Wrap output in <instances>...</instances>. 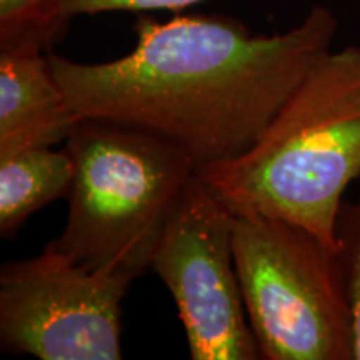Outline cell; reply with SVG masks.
I'll use <instances>...</instances> for the list:
<instances>
[{
	"label": "cell",
	"mask_w": 360,
	"mask_h": 360,
	"mask_svg": "<svg viewBox=\"0 0 360 360\" xmlns=\"http://www.w3.org/2000/svg\"><path fill=\"white\" fill-rule=\"evenodd\" d=\"M337 30L326 6L272 35L224 15H141L127 56L82 64L49 51V62L77 120L157 135L186 152L199 172L259 141L310 67L332 51Z\"/></svg>",
	"instance_id": "cell-1"
},
{
	"label": "cell",
	"mask_w": 360,
	"mask_h": 360,
	"mask_svg": "<svg viewBox=\"0 0 360 360\" xmlns=\"http://www.w3.org/2000/svg\"><path fill=\"white\" fill-rule=\"evenodd\" d=\"M205 0H52V15L62 29L70 19L79 15H96L103 12H147V11H182Z\"/></svg>",
	"instance_id": "cell-11"
},
{
	"label": "cell",
	"mask_w": 360,
	"mask_h": 360,
	"mask_svg": "<svg viewBox=\"0 0 360 360\" xmlns=\"http://www.w3.org/2000/svg\"><path fill=\"white\" fill-rule=\"evenodd\" d=\"M197 174L233 215L289 220L337 249L344 193L360 177V45L319 58L245 154Z\"/></svg>",
	"instance_id": "cell-2"
},
{
	"label": "cell",
	"mask_w": 360,
	"mask_h": 360,
	"mask_svg": "<svg viewBox=\"0 0 360 360\" xmlns=\"http://www.w3.org/2000/svg\"><path fill=\"white\" fill-rule=\"evenodd\" d=\"M74 165L69 152L35 147L0 159V236L13 237L51 202L69 197Z\"/></svg>",
	"instance_id": "cell-8"
},
{
	"label": "cell",
	"mask_w": 360,
	"mask_h": 360,
	"mask_svg": "<svg viewBox=\"0 0 360 360\" xmlns=\"http://www.w3.org/2000/svg\"><path fill=\"white\" fill-rule=\"evenodd\" d=\"M233 260L265 360H354V330L337 249L307 229L236 215Z\"/></svg>",
	"instance_id": "cell-4"
},
{
	"label": "cell",
	"mask_w": 360,
	"mask_h": 360,
	"mask_svg": "<svg viewBox=\"0 0 360 360\" xmlns=\"http://www.w3.org/2000/svg\"><path fill=\"white\" fill-rule=\"evenodd\" d=\"M64 32L52 15V0H0V45L34 39L51 49Z\"/></svg>",
	"instance_id": "cell-10"
},
{
	"label": "cell",
	"mask_w": 360,
	"mask_h": 360,
	"mask_svg": "<svg viewBox=\"0 0 360 360\" xmlns=\"http://www.w3.org/2000/svg\"><path fill=\"white\" fill-rule=\"evenodd\" d=\"M134 276L90 270L52 240L0 269V344L40 360H119L122 300Z\"/></svg>",
	"instance_id": "cell-5"
},
{
	"label": "cell",
	"mask_w": 360,
	"mask_h": 360,
	"mask_svg": "<svg viewBox=\"0 0 360 360\" xmlns=\"http://www.w3.org/2000/svg\"><path fill=\"white\" fill-rule=\"evenodd\" d=\"M65 150L74 165L69 215L52 244L90 270L142 276L197 174L191 157L157 135L101 119L77 120Z\"/></svg>",
	"instance_id": "cell-3"
},
{
	"label": "cell",
	"mask_w": 360,
	"mask_h": 360,
	"mask_svg": "<svg viewBox=\"0 0 360 360\" xmlns=\"http://www.w3.org/2000/svg\"><path fill=\"white\" fill-rule=\"evenodd\" d=\"M337 255L354 330V360H360V200L344 202L335 224Z\"/></svg>",
	"instance_id": "cell-9"
},
{
	"label": "cell",
	"mask_w": 360,
	"mask_h": 360,
	"mask_svg": "<svg viewBox=\"0 0 360 360\" xmlns=\"http://www.w3.org/2000/svg\"><path fill=\"white\" fill-rule=\"evenodd\" d=\"M34 39L0 45V159L65 142L77 117Z\"/></svg>",
	"instance_id": "cell-7"
},
{
	"label": "cell",
	"mask_w": 360,
	"mask_h": 360,
	"mask_svg": "<svg viewBox=\"0 0 360 360\" xmlns=\"http://www.w3.org/2000/svg\"><path fill=\"white\" fill-rule=\"evenodd\" d=\"M236 215L193 174L170 212L150 269L177 305L192 360L264 359L233 260Z\"/></svg>",
	"instance_id": "cell-6"
}]
</instances>
